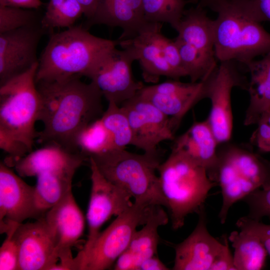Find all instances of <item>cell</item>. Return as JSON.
I'll list each match as a JSON object with an SVG mask.
<instances>
[{"mask_svg": "<svg viewBox=\"0 0 270 270\" xmlns=\"http://www.w3.org/2000/svg\"><path fill=\"white\" fill-rule=\"evenodd\" d=\"M82 76L75 74L36 82L40 98L38 121L44 124L36 141L42 146L56 145L80 153L76 144L78 134L102 116V92L92 82H83Z\"/></svg>", "mask_w": 270, "mask_h": 270, "instance_id": "cell-1", "label": "cell"}, {"mask_svg": "<svg viewBox=\"0 0 270 270\" xmlns=\"http://www.w3.org/2000/svg\"><path fill=\"white\" fill-rule=\"evenodd\" d=\"M38 62L0 85V148L4 162L20 158L33 150L38 132L40 98L35 77Z\"/></svg>", "mask_w": 270, "mask_h": 270, "instance_id": "cell-2", "label": "cell"}, {"mask_svg": "<svg viewBox=\"0 0 270 270\" xmlns=\"http://www.w3.org/2000/svg\"><path fill=\"white\" fill-rule=\"evenodd\" d=\"M119 40L95 36L85 27L75 26L50 34L38 58L36 82L80 74L89 78Z\"/></svg>", "mask_w": 270, "mask_h": 270, "instance_id": "cell-3", "label": "cell"}, {"mask_svg": "<svg viewBox=\"0 0 270 270\" xmlns=\"http://www.w3.org/2000/svg\"><path fill=\"white\" fill-rule=\"evenodd\" d=\"M210 9L218 14L214 48L220 62L244 66L270 52V33L254 18L250 0H219Z\"/></svg>", "mask_w": 270, "mask_h": 270, "instance_id": "cell-4", "label": "cell"}, {"mask_svg": "<svg viewBox=\"0 0 270 270\" xmlns=\"http://www.w3.org/2000/svg\"><path fill=\"white\" fill-rule=\"evenodd\" d=\"M160 190L174 230L181 228L186 218L198 213L208 194L217 184L206 170L184 154L174 150L158 168Z\"/></svg>", "mask_w": 270, "mask_h": 270, "instance_id": "cell-5", "label": "cell"}, {"mask_svg": "<svg viewBox=\"0 0 270 270\" xmlns=\"http://www.w3.org/2000/svg\"><path fill=\"white\" fill-rule=\"evenodd\" d=\"M210 180L221 188L222 202L218 216L228 217L234 204L258 188H270V160L251 148L228 142L220 144Z\"/></svg>", "mask_w": 270, "mask_h": 270, "instance_id": "cell-6", "label": "cell"}, {"mask_svg": "<svg viewBox=\"0 0 270 270\" xmlns=\"http://www.w3.org/2000/svg\"><path fill=\"white\" fill-rule=\"evenodd\" d=\"M90 158L107 180L126 192L134 202L166 206L156 174L161 163L158 154H138L122 148Z\"/></svg>", "mask_w": 270, "mask_h": 270, "instance_id": "cell-7", "label": "cell"}, {"mask_svg": "<svg viewBox=\"0 0 270 270\" xmlns=\"http://www.w3.org/2000/svg\"><path fill=\"white\" fill-rule=\"evenodd\" d=\"M134 202L100 233L82 258L80 270H104L114 264L128 248L137 228L146 222L153 206Z\"/></svg>", "mask_w": 270, "mask_h": 270, "instance_id": "cell-8", "label": "cell"}, {"mask_svg": "<svg viewBox=\"0 0 270 270\" xmlns=\"http://www.w3.org/2000/svg\"><path fill=\"white\" fill-rule=\"evenodd\" d=\"M220 62L210 78L208 98L211 102V109L206 119L218 144L229 142L232 135V90L238 87L246 90L248 82L240 70L238 62L226 60Z\"/></svg>", "mask_w": 270, "mask_h": 270, "instance_id": "cell-9", "label": "cell"}, {"mask_svg": "<svg viewBox=\"0 0 270 270\" xmlns=\"http://www.w3.org/2000/svg\"><path fill=\"white\" fill-rule=\"evenodd\" d=\"M44 218L52 235L58 262L54 270H80V260L72 248L82 236L85 225L82 212L72 191L50 208Z\"/></svg>", "mask_w": 270, "mask_h": 270, "instance_id": "cell-10", "label": "cell"}, {"mask_svg": "<svg viewBox=\"0 0 270 270\" xmlns=\"http://www.w3.org/2000/svg\"><path fill=\"white\" fill-rule=\"evenodd\" d=\"M214 67L200 80L183 82L178 80L144 86L138 92L166 115L174 133L186 113L197 103L208 98Z\"/></svg>", "mask_w": 270, "mask_h": 270, "instance_id": "cell-11", "label": "cell"}, {"mask_svg": "<svg viewBox=\"0 0 270 270\" xmlns=\"http://www.w3.org/2000/svg\"><path fill=\"white\" fill-rule=\"evenodd\" d=\"M88 160L92 186L86 214L88 235L84 246L78 253L81 261L100 232L102 225L112 216L122 213L133 203L126 192L104 176L92 158H89Z\"/></svg>", "mask_w": 270, "mask_h": 270, "instance_id": "cell-12", "label": "cell"}, {"mask_svg": "<svg viewBox=\"0 0 270 270\" xmlns=\"http://www.w3.org/2000/svg\"><path fill=\"white\" fill-rule=\"evenodd\" d=\"M120 106L130 122L131 145L144 153L158 154L162 142L174 139L170 118L138 93Z\"/></svg>", "mask_w": 270, "mask_h": 270, "instance_id": "cell-13", "label": "cell"}, {"mask_svg": "<svg viewBox=\"0 0 270 270\" xmlns=\"http://www.w3.org/2000/svg\"><path fill=\"white\" fill-rule=\"evenodd\" d=\"M136 60L128 48H116L110 51L98 66L89 78L94 82L108 102L120 106L134 97L144 86L134 80L132 65Z\"/></svg>", "mask_w": 270, "mask_h": 270, "instance_id": "cell-14", "label": "cell"}, {"mask_svg": "<svg viewBox=\"0 0 270 270\" xmlns=\"http://www.w3.org/2000/svg\"><path fill=\"white\" fill-rule=\"evenodd\" d=\"M46 32L38 24L0 34V85L38 62L37 48Z\"/></svg>", "mask_w": 270, "mask_h": 270, "instance_id": "cell-15", "label": "cell"}, {"mask_svg": "<svg viewBox=\"0 0 270 270\" xmlns=\"http://www.w3.org/2000/svg\"><path fill=\"white\" fill-rule=\"evenodd\" d=\"M18 249V270H53L56 244L44 218L19 224L14 232Z\"/></svg>", "mask_w": 270, "mask_h": 270, "instance_id": "cell-16", "label": "cell"}, {"mask_svg": "<svg viewBox=\"0 0 270 270\" xmlns=\"http://www.w3.org/2000/svg\"><path fill=\"white\" fill-rule=\"evenodd\" d=\"M162 23H146L130 38L119 40L122 48L130 50L140 62L144 80L157 84L164 76L178 80L176 76L165 60L159 43Z\"/></svg>", "mask_w": 270, "mask_h": 270, "instance_id": "cell-17", "label": "cell"}, {"mask_svg": "<svg viewBox=\"0 0 270 270\" xmlns=\"http://www.w3.org/2000/svg\"><path fill=\"white\" fill-rule=\"evenodd\" d=\"M198 220L192 232L174 244V270H210L222 242L212 236L206 226L204 206L198 213Z\"/></svg>", "mask_w": 270, "mask_h": 270, "instance_id": "cell-18", "label": "cell"}, {"mask_svg": "<svg viewBox=\"0 0 270 270\" xmlns=\"http://www.w3.org/2000/svg\"><path fill=\"white\" fill-rule=\"evenodd\" d=\"M34 186L22 180L4 162L0 163V228L34 218Z\"/></svg>", "mask_w": 270, "mask_h": 270, "instance_id": "cell-19", "label": "cell"}, {"mask_svg": "<svg viewBox=\"0 0 270 270\" xmlns=\"http://www.w3.org/2000/svg\"><path fill=\"white\" fill-rule=\"evenodd\" d=\"M168 222V216L159 205L154 206L143 228L134 232L126 249L116 260L115 270H139L146 259L157 254L158 229Z\"/></svg>", "mask_w": 270, "mask_h": 270, "instance_id": "cell-20", "label": "cell"}, {"mask_svg": "<svg viewBox=\"0 0 270 270\" xmlns=\"http://www.w3.org/2000/svg\"><path fill=\"white\" fill-rule=\"evenodd\" d=\"M176 38L190 46L209 67L217 64L214 52V20L198 4L185 10L176 29Z\"/></svg>", "mask_w": 270, "mask_h": 270, "instance_id": "cell-21", "label": "cell"}, {"mask_svg": "<svg viewBox=\"0 0 270 270\" xmlns=\"http://www.w3.org/2000/svg\"><path fill=\"white\" fill-rule=\"evenodd\" d=\"M174 140L172 150L184 154L204 167L210 178L216 164L219 144L208 120L194 122Z\"/></svg>", "mask_w": 270, "mask_h": 270, "instance_id": "cell-22", "label": "cell"}, {"mask_svg": "<svg viewBox=\"0 0 270 270\" xmlns=\"http://www.w3.org/2000/svg\"><path fill=\"white\" fill-rule=\"evenodd\" d=\"M86 22L88 27L97 24L120 27L122 32L118 39L130 38L146 22L142 0H100L94 16Z\"/></svg>", "mask_w": 270, "mask_h": 270, "instance_id": "cell-23", "label": "cell"}, {"mask_svg": "<svg viewBox=\"0 0 270 270\" xmlns=\"http://www.w3.org/2000/svg\"><path fill=\"white\" fill-rule=\"evenodd\" d=\"M82 166L74 164L43 171L38 174L34 186V218L46 212L70 191L76 170Z\"/></svg>", "mask_w": 270, "mask_h": 270, "instance_id": "cell-24", "label": "cell"}, {"mask_svg": "<svg viewBox=\"0 0 270 270\" xmlns=\"http://www.w3.org/2000/svg\"><path fill=\"white\" fill-rule=\"evenodd\" d=\"M88 158L80 153L68 151L60 146L48 144L33 150L18 159L5 162L13 167L21 177L36 176L40 172L68 164L83 163Z\"/></svg>", "mask_w": 270, "mask_h": 270, "instance_id": "cell-25", "label": "cell"}, {"mask_svg": "<svg viewBox=\"0 0 270 270\" xmlns=\"http://www.w3.org/2000/svg\"><path fill=\"white\" fill-rule=\"evenodd\" d=\"M244 66L250 74L246 90L250 102L244 124L250 126L256 124L262 116L270 109V52Z\"/></svg>", "mask_w": 270, "mask_h": 270, "instance_id": "cell-26", "label": "cell"}, {"mask_svg": "<svg viewBox=\"0 0 270 270\" xmlns=\"http://www.w3.org/2000/svg\"><path fill=\"white\" fill-rule=\"evenodd\" d=\"M234 249V264L236 270H260L266 266L268 252L254 234L243 230H234L228 237Z\"/></svg>", "mask_w": 270, "mask_h": 270, "instance_id": "cell-27", "label": "cell"}, {"mask_svg": "<svg viewBox=\"0 0 270 270\" xmlns=\"http://www.w3.org/2000/svg\"><path fill=\"white\" fill-rule=\"evenodd\" d=\"M76 144L79 152L88 160L116 149L100 118L90 122L80 132Z\"/></svg>", "mask_w": 270, "mask_h": 270, "instance_id": "cell-28", "label": "cell"}, {"mask_svg": "<svg viewBox=\"0 0 270 270\" xmlns=\"http://www.w3.org/2000/svg\"><path fill=\"white\" fill-rule=\"evenodd\" d=\"M198 0H142L144 18L150 22L168 23L176 29L185 6Z\"/></svg>", "mask_w": 270, "mask_h": 270, "instance_id": "cell-29", "label": "cell"}, {"mask_svg": "<svg viewBox=\"0 0 270 270\" xmlns=\"http://www.w3.org/2000/svg\"><path fill=\"white\" fill-rule=\"evenodd\" d=\"M110 135L116 149L126 148L131 145L132 133L128 116L122 106L113 102L108 106L100 118Z\"/></svg>", "mask_w": 270, "mask_h": 270, "instance_id": "cell-30", "label": "cell"}, {"mask_svg": "<svg viewBox=\"0 0 270 270\" xmlns=\"http://www.w3.org/2000/svg\"><path fill=\"white\" fill-rule=\"evenodd\" d=\"M38 10L0 6V34L21 28L41 24L43 16Z\"/></svg>", "mask_w": 270, "mask_h": 270, "instance_id": "cell-31", "label": "cell"}, {"mask_svg": "<svg viewBox=\"0 0 270 270\" xmlns=\"http://www.w3.org/2000/svg\"><path fill=\"white\" fill-rule=\"evenodd\" d=\"M82 14L83 8L77 0H66L50 18H42L41 26L50 32L55 28H68L74 26Z\"/></svg>", "mask_w": 270, "mask_h": 270, "instance_id": "cell-32", "label": "cell"}, {"mask_svg": "<svg viewBox=\"0 0 270 270\" xmlns=\"http://www.w3.org/2000/svg\"><path fill=\"white\" fill-rule=\"evenodd\" d=\"M19 224H12L5 232L6 236L0 248V270H18V249L14 232Z\"/></svg>", "mask_w": 270, "mask_h": 270, "instance_id": "cell-33", "label": "cell"}, {"mask_svg": "<svg viewBox=\"0 0 270 270\" xmlns=\"http://www.w3.org/2000/svg\"><path fill=\"white\" fill-rule=\"evenodd\" d=\"M242 200L248 208V217L258 220L265 216L270 217V188L256 189Z\"/></svg>", "mask_w": 270, "mask_h": 270, "instance_id": "cell-34", "label": "cell"}, {"mask_svg": "<svg viewBox=\"0 0 270 270\" xmlns=\"http://www.w3.org/2000/svg\"><path fill=\"white\" fill-rule=\"evenodd\" d=\"M159 43L163 56L168 65L174 72L177 79L187 76L182 66L178 47L174 40L166 37L162 32Z\"/></svg>", "mask_w": 270, "mask_h": 270, "instance_id": "cell-35", "label": "cell"}, {"mask_svg": "<svg viewBox=\"0 0 270 270\" xmlns=\"http://www.w3.org/2000/svg\"><path fill=\"white\" fill-rule=\"evenodd\" d=\"M256 124L250 143L261 152H270V109L262 116Z\"/></svg>", "mask_w": 270, "mask_h": 270, "instance_id": "cell-36", "label": "cell"}, {"mask_svg": "<svg viewBox=\"0 0 270 270\" xmlns=\"http://www.w3.org/2000/svg\"><path fill=\"white\" fill-rule=\"evenodd\" d=\"M236 225L239 230L248 231L258 236L270 256V224H264L246 216L240 218Z\"/></svg>", "mask_w": 270, "mask_h": 270, "instance_id": "cell-37", "label": "cell"}, {"mask_svg": "<svg viewBox=\"0 0 270 270\" xmlns=\"http://www.w3.org/2000/svg\"><path fill=\"white\" fill-rule=\"evenodd\" d=\"M228 240L226 236H222V246L216 256L210 270H236Z\"/></svg>", "mask_w": 270, "mask_h": 270, "instance_id": "cell-38", "label": "cell"}, {"mask_svg": "<svg viewBox=\"0 0 270 270\" xmlns=\"http://www.w3.org/2000/svg\"><path fill=\"white\" fill-rule=\"evenodd\" d=\"M254 18L261 23L270 22V0H250Z\"/></svg>", "mask_w": 270, "mask_h": 270, "instance_id": "cell-39", "label": "cell"}, {"mask_svg": "<svg viewBox=\"0 0 270 270\" xmlns=\"http://www.w3.org/2000/svg\"><path fill=\"white\" fill-rule=\"evenodd\" d=\"M42 4L40 0H0V6L38 10Z\"/></svg>", "mask_w": 270, "mask_h": 270, "instance_id": "cell-40", "label": "cell"}, {"mask_svg": "<svg viewBox=\"0 0 270 270\" xmlns=\"http://www.w3.org/2000/svg\"><path fill=\"white\" fill-rule=\"evenodd\" d=\"M170 270L158 258L154 255L144 260L140 266L139 270Z\"/></svg>", "mask_w": 270, "mask_h": 270, "instance_id": "cell-41", "label": "cell"}, {"mask_svg": "<svg viewBox=\"0 0 270 270\" xmlns=\"http://www.w3.org/2000/svg\"><path fill=\"white\" fill-rule=\"evenodd\" d=\"M82 6L84 14L87 20L91 19L94 16L100 0H77Z\"/></svg>", "mask_w": 270, "mask_h": 270, "instance_id": "cell-42", "label": "cell"}, {"mask_svg": "<svg viewBox=\"0 0 270 270\" xmlns=\"http://www.w3.org/2000/svg\"><path fill=\"white\" fill-rule=\"evenodd\" d=\"M219 0H199L198 4L202 6L208 7L210 8Z\"/></svg>", "mask_w": 270, "mask_h": 270, "instance_id": "cell-43", "label": "cell"}]
</instances>
